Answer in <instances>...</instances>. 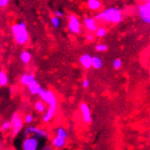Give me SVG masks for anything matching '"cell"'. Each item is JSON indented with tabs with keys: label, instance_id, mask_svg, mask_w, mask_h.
Here are the masks:
<instances>
[{
	"label": "cell",
	"instance_id": "cell-1",
	"mask_svg": "<svg viewBox=\"0 0 150 150\" xmlns=\"http://www.w3.org/2000/svg\"><path fill=\"white\" fill-rule=\"evenodd\" d=\"M94 18L96 20V22L101 24L117 25L123 21V19H124V14H123V12L119 8L111 6L98 13L95 16Z\"/></svg>",
	"mask_w": 150,
	"mask_h": 150
},
{
	"label": "cell",
	"instance_id": "cell-2",
	"mask_svg": "<svg viewBox=\"0 0 150 150\" xmlns=\"http://www.w3.org/2000/svg\"><path fill=\"white\" fill-rule=\"evenodd\" d=\"M13 38L17 45L24 46L29 41V33L25 22H18L11 26Z\"/></svg>",
	"mask_w": 150,
	"mask_h": 150
},
{
	"label": "cell",
	"instance_id": "cell-3",
	"mask_svg": "<svg viewBox=\"0 0 150 150\" xmlns=\"http://www.w3.org/2000/svg\"><path fill=\"white\" fill-rule=\"evenodd\" d=\"M38 96H40L41 100L44 103H46L48 105V108L57 110V98L53 91L46 90L42 87Z\"/></svg>",
	"mask_w": 150,
	"mask_h": 150
},
{
	"label": "cell",
	"instance_id": "cell-4",
	"mask_svg": "<svg viewBox=\"0 0 150 150\" xmlns=\"http://www.w3.org/2000/svg\"><path fill=\"white\" fill-rule=\"evenodd\" d=\"M25 137L33 136L38 139H48L49 138V133L48 131L45 128H41L38 127H33L29 126L25 130Z\"/></svg>",
	"mask_w": 150,
	"mask_h": 150
},
{
	"label": "cell",
	"instance_id": "cell-5",
	"mask_svg": "<svg viewBox=\"0 0 150 150\" xmlns=\"http://www.w3.org/2000/svg\"><path fill=\"white\" fill-rule=\"evenodd\" d=\"M137 9L138 12V16L140 19L145 24L150 23V2H145L144 4H139L137 6Z\"/></svg>",
	"mask_w": 150,
	"mask_h": 150
},
{
	"label": "cell",
	"instance_id": "cell-6",
	"mask_svg": "<svg viewBox=\"0 0 150 150\" xmlns=\"http://www.w3.org/2000/svg\"><path fill=\"white\" fill-rule=\"evenodd\" d=\"M10 124H11L12 135L16 136L24 127V120L18 113H14L10 120Z\"/></svg>",
	"mask_w": 150,
	"mask_h": 150
},
{
	"label": "cell",
	"instance_id": "cell-7",
	"mask_svg": "<svg viewBox=\"0 0 150 150\" xmlns=\"http://www.w3.org/2000/svg\"><path fill=\"white\" fill-rule=\"evenodd\" d=\"M68 30L72 34L78 35L81 32V22L76 15H70L67 23Z\"/></svg>",
	"mask_w": 150,
	"mask_h": 150
},
{
	"label": "cell",
	"instance_id": "cell-8",
	"mask_svg": "<svg viewBox=\"0 0 150 150\" xmlns=\"http://www.w3.org/2000/svg\"><path fill=\"white\" fill-rule=\"evenodd\" d=\"M39 147V139L33 136L26 137L22 143L23 150H37Z\"/></svg>",
	"mask_w": 150,
	"mask_h": 150
},
{
	"label": "cell",
	"instance_id": "cell-9",
	"mask_svg": "<svg viewBox=\"0 0 150 150\" xmlns=\"http://www.w3.org/2000/svg\"><path fill=\"white\" fill-rule=\"evenodd\" d=\"M79 109H80L81 115H82V119L85 124H90L92 120V116H91V110L89 105L86 103H81L79 105Z\"/></svg>",
	"mask_w": 150,
	"mask_h": 150
},
{
	"label": "cell",
	"instance_id": "cell-10",
	"mask_svg": "<svg viewBox=\"0 0 150 150\" xmlns=\"http://www.w3.org/2000/svg\"><path fill=\"white\" fill-rule=\"evenodd\" d=\"M84 25L86 29H87L89 32L93 33L96 30V28H98V22H96V20L94 18V17H89V16H86L84 18Z\"/></svg>",
	"mask_w": 150,
	"mask_h": 150
},
{
	"label": "cell",
	"instance_id": "cell-11",
	"mask_svg": "<svg viewBox=\"0 0 150 150\" xmlns=\"http://www.w3.org/2000/svg\"><path fill=\"white\" fill-rule=\"evenodd\" d=\"M86 6L91 11H98L102 8V2L101 0H87Z\"/></svg>",
	"mask_w": 150,
	"mask_h": 150
},
{
	"label": "cell",
	"instance_id": "cell-12",
	"mask_svg": "<svg viewBox=\"0 0 150 150\" xmlns=\"http://www.w3.org/2000/svg\"><path fill=\"white\" fill-rule=\"evenodd\" d=\"M91 60H92V57L88 54H84L80 57L79 58V63L80 65L85 68V69H89L91 68Z\"/></svg>",
	"mask_w": 150,
	"mask_h": 150
},
{
	"label": "cell",
	"instance_id": "cell-13",
	"mask_svg": "<svg viewBox=\"0 0 150 150\" xmlns=\"http://www.w3.org/2000/svg\"><path fill=\"white\" fill-rule=\"evenodd\" d=\"M26 87L28 88L29 92L34 95V96H37L38 95L39 91L41 90V86L38 84V82L37 81V79H35V80H33L32 82H30L28 86H26Z\"/></svg>",
	"mask_w": 150,
	"mask_h": 150
},
{
	"label": "cell",
	"instance_id": "cell-14",
	"mask_svg": "<svg viewBox=\"0 0 150 150\" xmlns=\"http://www.w3.org/2000/svg\"><path fill=\"white\" fill-rule=\"evenodd\" d=\"M52 145L55 148H63L67 145V138H63L56 136L52 139Z\"/></svg>",
	"mask_w": 150,
	"mask_h": 150
},
{
	"label": "cell",
	"instance_id": "cell-15",
	"mask_svg": "<svg viewBox=\"0 0 150 150\" xmlns=\"http://www.w3.org/2000/svg\"><path fill=\"white\" fill-rule=\"evenodd\" d=\"M57 111V110H56V109H53V108H48L47 110H46L45 112H44L45 114H44L43 118H42L43 122H44V123H49L53 118H54V117H55V115H56Z\"/></svg>",
	"mask_w": 150,
	"mask_h": 150
},
{
	"label": "cell",
	"instance_id": "cell-16",
	"mask_svg": "<svg viewBox=\"0 0 150 150\" xmlns=\"http://www.w3.org/2000/svg\"><path fill=\"white\" fill-rule=\"evenodd\" d=\"M36 77H35V75L33 74H23L20 76V83L23 86H28L30 82H32L33 80H35Z\"/></svg>",
	"mask_w": 150,
	"mask_h": 150
},
{
	"label": "cell",
	"instance_id": "cell-17",
	"mask_svg": "<svg viewBox=\"0 0 150 150\" xmlns=\"http://www.w3.org/2000/svg\"><path fill=\"white\" fill-rule=\"evenodd\" d=\"M32 59V55H31V53L28 52V51H26V50H24L21 52V54H20V60H21V62L24 63V64H29L30 63V61Z\"/></svg>",
	"mask_w": 150,
	"mask_h": 150
},
{
	"label": "cell",
	"instance_id": "cell-18",
	"mask_svg": "<svg viewBox=\"0 0 150 150\" xmlns=\"http://www.w3.org/2000/svg\"><path fill=\"white\" fill-rule=\"evenodd\" d=\"M103 66V61L102 59L98 57V56H95L92 57V60H91V67L96 68V69H100Z\"/></svg>",
	"mask_w": 150,
	"mask_h": 150
},
{
	"label": "cell",
	"instance_id": "cell-19",
	"mask_svg": "<svg viewBox=\"0 0 150 150\" xmlns=\"http://www.w3.org/2000/svg\"><path fill=\"white\" fill-rule=\"evenodd\" d=\"M108 29L107 28H105V26H98V28L95 31L96 33V37H98L99 38H105V36L108 35Z\"/></svg>",
	"mask_w": 150,
	"mask_h": 150
},
{
	"label": "cell",
	"instance_id": "cell-20",
	"mask_svg": "<svg viewBox=\"0 0 150 150\" xmlns=\"http://www.w3.org/2000/svg\"><path fill=\"white\" fill-rule=\"evenodd\" d=\"M35 109H36L38 113H44L46 111V105L42 100L37 101L35 103Z\"/></svg>",
	"mask_w": 150,
	"mask_h": 150
},
{
	"label": "cell",
	"instance_id": "cell-21",
	"mask_svg": "<svg viewBox=\"0 0 150 150\" xmlns=\"http://www.w3.org/2000/svg\"><path fill=\"white\" fill-rule=\"evenodd\" d=\"M8 84V77L5 71H0V86H6Z\"/></svg>",
	"mask_w": 150,
	"mask_h": 150
},
{
	"label": "cell",
	"instance_id": "cell-22",
	"mask_svg": "<svg viewBox=\"0 0 150 150\" xmlns=\"http://www.w3.org/2000/svg\"><path fill=\"white\" fill-rule=\"evenodd\" d=\"M56 136L60 137H63V138H67L68 137V133L66 128L64 127H58L56 130Z\"/></svg>",
	"mask_w": 150,
	"mask_h": 150
},
{
	"label": "cell",
	"instance_id": "cell-23",
	"mask_svg": "<svg viewBox=\"0 0 150 150\" xmlns=\"http://www.w3.org/2000/svg\"><path fill=\"white\" fill-rule=\"evenodd\" d=\"M51 24L53 25V28H60V25H61V20L59 17L54 16H52L51 17Z\"/></svg>",
	"mask_w": 150,
	"mask_h": 150
},
{
	"label": "cell",
	"instance_id": "cell-24",
	"mask_svg": "<svg viewBox=\"0 0 150 150\" xmlns=\"http://www.w3.org/2000/svg\"><path fill=\"white\" fill-rule=\"evenodd\" d=\"M11 129V124H10V121H4L2 122L1 126H0V130L2 132H6Z\"/></svg>",
	"mask_w": 150,
	"mask_h": 150
},
{
	"label": "cell",
	"instance_id": "cell-25",
	"mask_svg": "<svg viewBox=\"0 0 150 150\" xmlns=\"http://www.w3.org/2000/svg\"><path fill=\"white\" fill-rule=\"evenodd\" d=\"M95 49L98 52H105V51H108V47L105 45V44H98V45H96Z\"/></svg>",
	"mask_w": 150,
	"mask_h": 150
},
{
	"label": "cell",
	"instance_id": "cell-26",
	"mask_svg": "<svg viewBox=\"0 0 150 150\" xmlns=\"http://www.w3.org/2000/svg\"><path fill=\"white\" fill-rule=\"evenodd\" d=\"M24 123H25V124H32V123L34 122V116L32 114H26L25 116L24 117Z\"/></svg>",
	"mask_w": 150,
	"mask_h": 150
},
{
	"label": "cell",
	"instance_id": "cell-27",
	"mask_svg": "<svg viewBox=\"0 0 150 150\" xmlns=\"http://www.w3.org/2000/svg\"><path fill=\"white\" fill-rule=\"evenodd\" d=\"M122 66H123V62H122V60H121V59L116 58V59H115V60L113 61V67H114L115 69L118 70V69H120V68L122 67Z\"/></svg>",
	"mask_w": 150,
	"mask_h": 150
},
{
	"label": "cell",
	"instance_id": "cell-28",
	"mask_svg": "<svg viewBox=\"0 0 150 150\" xmlns=\"http://www.w3.org/2000/svg\"><path fill=\"white\" fill-rule=\"evenodd\" d=\"M81 85H82L83 88H87V87H89V86H90V82H89V80H88L87 78H85L82 80Z\"/></svg>",
	"mask_w": 150,
	"mask_h": 150
},
{
	"label": "cell",
	"instance_id": "cell-29",
	"mask_svg": "<svg viewBox=\"0 0 150 150\" xmlns=\"http://www.w3.org/2000/svg\"><path fill=\"white\" fill-rule=\"evenodd\" d=\"M9 2H10V0H0V7L4 8L7 6L9 5Z\"/></svg>",
	"mask_w": 150,
	"mask_h": 150
},
{
	"label": "cell",
	"instance_id": "cell-30",
	"mask_svg": "<svg viewBox=\"0 0 150 150\" xmlns=\"http://www.w3.org/2000/svg\"><path fill=\"white\" fill-rule=\"evenodd\" d=\"M86 39L87 41H89V42H93L95 40V36L93 34H88L86 36Z\"/></svg>",
	"mask_w": 150,
	"mask_h": 150
},
{
	"label": "cell",
	"instance_id": "cell-31",
	"mask_svg": "<svg viewBox=\"0 0 150 150\" xmlns=\"http://www.w3.org/2000/svg\"><path fill=\"white\" fill-rule=\"evenodd\" d=\"M55 16L59 17V18H61V17H63L64 16V12L63 11H61V10H57L55 12Z\"/></svg>",
	"mask_w": 150,
	"mask_h": 150
},
{
	"label": "cell",
	"instance_id": "cell-32",
	"mask_svg": "<svg viewBox=\"0 0 150 150\" xmlns=\"http://www.w3.org/2000/svg\"><path fill=\"white\" fill-rule=\"evenodd\" d=\"M147 1H150V0H144V2H147Z\"/></svg>",
	"mask_w": 150,
	"mask_h": 150
}]
</instances>
